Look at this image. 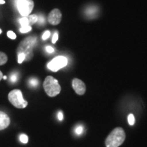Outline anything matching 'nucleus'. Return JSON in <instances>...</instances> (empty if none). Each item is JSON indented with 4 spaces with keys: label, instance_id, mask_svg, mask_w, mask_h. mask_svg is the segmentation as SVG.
Segmentation results:
<instances>
[{
    "label": "nucleus",
    "instance_id": "obj_6",
    "mask_svg": "<svg viewBox=\"0 0 147 147\" xmlns=\"http://www.w3.org/2000/svg\"><path fill=\"white\" fill-rule=\"evenodd\" d=\"M67 64V58L64 56H57L48 63V68L52 71L56 72L60 69L65 67Z\"/></svg>",
    "mask_w": 147,
    "mask_h": 147
},
{
    "label": "nucleus",
    "instance_id": "obj_2",
    "mask_svg": "<svg viewBox=\"0 0 147 147\" xmlns=\"http://www.w3.org/2000/svg\"><path fill=\"white\" fill-rule=\"evenodd\" d=\"M126 135L124 129L121 127H116L110 132L105 140L106 147H119L125 140Z\"/></svg>",
    "mask_w": 147,
    "mask_h": 147
},
{
    "label": "nucleus",
    "instance_id": "obj_5",
    "mask_svg": "<svg viewBox=\"0 0 147 147\" xmlns=\"http://www.w3.org/2000/svg\"><path fill=\"white\" fill-rule=\"evenodd\" d=\"M16 7L23 16H28L33 10L34 2L33 0H17Z\"/></svg>",
    "mask_w": 147,
    "mask_h": 147
},
{
    "label": "nucleus",
    "instance_id": "obj_19",
    "mask_svg": "<svg viewBox=\"0 0 147 147\" xmlns=\"http://www.w3.org/2000/svg\"><path fill=\"white\" fill-rule=\"evenodd\" d=\"M7 36H8L9 38H10V39H12V40L16 39V34H14L13 32H12V31H8V33H7Z\"/></svg>",
    "mask_w": 147,
    "mask_h": 147
},
{
    "label": "nucleus",
    "instance_id": "obj_23",
    "mask_svg": "<svg viewBox=\"0 0 147 147\" xmlns=\"http://www.w3.org/2000/svg\"><path fill=\"white\" fill-rule=\"evenodd\" d=\"M57 40H58V34L57 33H55V34H54V36H53L52 42L53 43H55V42L57 41Z\"/></svg>",
    "mask_w": 147,
    "mask_h": 147
},
{
    "label": "nucleus",
    "instance_id": "obj_10",
    "mask_svg": "<svg viewBox=\"0 0 147 147\" xmlns=\"http://www.w3.org/2000/svg\"><path fill=\"white\" fill-rule=\"evenodd\" d=\"M28 18L29 22V25H34V23H36V22H38V16L36 15V14H32V15H29L27 16Z\"/></svg>",
    "mask_w": 147,
    "mask_h": 147
},
{
    "label": "nucleus",
    "instance_id": "obj_14",
    "mask_svg": "<svg viewBox=\"0 0 147 147\" xmlns=\"http://www.w3.org/2000/svg\"><path fill=\"white\" fill-rule=\"evenodd\" d=\"M20 140H21V142L22 143L27 144L29 140L28 136H27V135H25V134H21V135L20 136Z\"/></svg>",
    "mask_w": 147,
    "mask_h": 147
},
{
    "label": "nucleus",
    "instance_id": "obj_12",
    "mask_svg": "<svg viewBox=\"0 0 147 147\" xmlns=\"http://www.w3.org/2000/svg\"><path fill=\"white\" fill-rule=\"evenodd\" d=\"M19 22L20 24L22 25V27L29 26V22L27 16H23V18H21V19L19 20Z\"/></svg>",
    "mask_w": 147,
    "mask_h": 147
},
{
    "label": "nucleus",
    "instance_id": "obj_11",
    "mask_svg": "<svg viewBox=\"0 0 147 147\" xmlns=\"http://www.w3.org/2000/svg\"><path fill=\"white\" fill-rule=\"evenodd\" d=\"M8 61V57L5 53L0 52V65H3Z\"/></svg>",
    "mask_w": 147,
    "mask_h": 147
},
{
    "label": "nucleus",
    "instance_id": "obj_15",
    "mask_svg": "<svg viewBox=\"0 0 147 147\" xmlns=\"http://www.w3.org/2000/svg\"><path fill=\"white\" fill-rule=\"evenodd\" d=\"M32 30V27L30 26V25H29V26H24V27H22L21 29H20V32L21 33H27V32H29V31Z\"/></svg>",
    "mask_w": 147,
    "mask_h": 147
},
{
    "label": "nucleus",
    "instance_id": "obj_13",
    "mask_svg": "<svg viewBox=\"0 0 147 147\" xmlns=\"http://www.w3.org/2000/svg\"><path fill=\"white\" fill-rule=\"evenodd\" d=\"M127 121L129 125H134V123H135V117H134L133 114H129L128 115Z\"/></svg>",
    "mask_w": 147,
    "mask_h": 147
},
{
    "label": "nucleus",
    "instance_id": "obj_24",
    "mask_svg": "<svg viewBox=\"0 0 147 147\" xmlns=\"http://www.w3.org/2000/svg\"><path fill=\"white\" fill-rule=\"evenodd\" d=\"M57 117H58V119H59V121L63 120V113H62L61 111L59 112Z\"/></svg>",
    "mask_w": 147,
    "mask_h": 147
},
{
    "label": "nucleus",
    "instance_id": "obj_18",
    "mask_svg": "<svg viewBox=\"0 0 147 147\" xmlns=\"http://www.w3.org/2000/svg\"><path fill=\"white\" fill-rule=\"evenodd\" d=\"M75 132H76L77 135H81L82 132H83V127L81 125L78 126L75 129Z\"/></svg>",
    "mask_w": 147,
    "mask_h": 147
},
{
    "label": "nucleus",
    "instance_id": "obj_26",
    "mask_svg": "<svg viewBox=\"0 0 147 147\" xmlns=\"http://www.w3.org/2000/svg\"><path fill=\"white\" fill-rule=\"evenodd\" d=\"M2 78H3V74L1 71H0V81H1V80Z\"/></svg>",
    "mask_w": 147,
    "mask_h": 147
},
{
    "label": "nucleus",
    "instance_id": "obj_7",
    "mask_svg": "<svg viewBox=\"0 0 147 147\" xmlns=\"http://www.w3.org/2000/svg\"><path fill=\"white\" fill-rule=\"evenodd\" d=\"M62 14L61 11L59 9H53L49 13L48 16V21L49 23L53 25H59L61 21Z\"/></svg>",
    "mask_w": 147,
    "mask_h": 147
},
{
    "label": "nucleus",
    "instance_id": "obj_28",
    "mask_svg": "<svg viewBox=\"0 0 147 147\" xmlns=\"http://www.w3.org/2000/svg\"><path fill=\"white\" fill-rule=\"evenodd\" d=\"M3 79H6V78H7V77L5 76H3Z\"/></svg>",
    "mask_w": 147,
    "mask_h": 147
},
{
    "label": "nucleus",
    "instance_id": "obj_27",
    "mask_svg": "<svg viewBox=\"0 0 147 147\" xmlns=\"http://www.w3.org/2000/svg\"><path fill=\"white\" fill-rule=\"evenodd\" d=\"M5 1L4 0H0V4H4Z\"/></svg>",
    "mask_w": 147,
    "mask_h": 147
},
{
    "label": "nucleus",
    "instance_id": "obj_16",
    "mask_svg": "<svg viewBox=\"0 0 147 147\" xmlns=\"http://www.w3.org/2000/svg\"><path fill=\"white\" fill-rule=\"evenodd\" d=\"M18 55V63H22L25 60V55L23 53H20Z\"/></svg>",
    "mask_w": 147,
    "mask_h": 147
},
{
    "label": "nucleus",
    "instance_id": "obj_22",
    "mask_svg": "<svg viewBox=\"0 0 147 147\" xmlns=\"http://www.w3.org/2000/svg\"><path fill=\"white\" fill-rule=\"evenodd\" d=\"M46 50H47V52L49 53H52L54 52V49H53V47H50V46H48V47H47V48H46Z\"/></svg>",
    "mask_w": 147,
    "mask_h": 147
},
{
    "label": "nucleus",
    "instance_id": "obj_29",
    "mask_svg": "<svg viewBox=\"0 0 147 147\" xmlns=\"http://www.w3.org/2000/svg\"><path fill=\"white\" fill-rule=\"evenodd\" d=\"M1 33H2V31H1V29H0V34H1Z\"/></svg>",
    "mask_w": 147,
    "mask_h": 147
},
{
    "label": "nucleus",
    "instance_id": "obj_25",
    "mask_svg": "<svg viewBox=\"0 0 147 147\" xmlns=\"http://www.w3.org/2000/svg\"><path fill=\"white\" fill-rule=\"evenodd\" d=\"M38 21H39V23H45V18H44L43 16H40V17L38 18Z\"/></svg>",
    "mask_w": 147,
    "mask_h": 147
},
{
    "label": "nucleus",
    "instance_id": "obj_3",
    "mask_svg": "<svg viewBox=\"0 0 147 147\" xmlns=\"http://www.w3.org/2000/svg\"><path fill=\"white\" fill-rule=\"evenodd\" d=\"M44 89L49 97H55L60 93L61 87L58 80L51 76H48L43 83Z\"/></svg>",
    "mask_w": 147,
    "mask_h": 147
},
{
    "label": "nucleus",
    "instance_id": "obj_17",
    "mask_svg": "<svg viewBox=\"0 0 147 147\" xmlns=\"http://www.w3.org/2000/svg\"><path fill=\"white\" fill-rule=\"evenodd\" d=\"M38 83H39V82H38V80H37L36 78H33L29 80V84H30L31 86H32V87H37Z\"/></svg>",
    "mask_w": 147,
    "mask_h": 147
},
{
    "label": "nucleus",
    "instance_id": "obj_8",
    "mask_svg": "<svg viewBox=\"0 0 147 147\" xmlns=\"http://www.w3.org/2000/svg\"><path fill=\"white\" fill-rule=\"evenodd\" d=\"M72 88L76 94L83 95L86 92V85L83 81L78 78H74L71 82Z\"/></svg>",
    "mask_w": 147,
    "mask_h": 147
},
{
    "label": "nucleus",
    "instance_id": "obj_1",
    "mask_svg": "<svg viewBox=\"0 0 147 147\" xmlns=\"http://www.w3.org/2000/svg\"><path fill=\"white\" fill-rule=\"evenodd\" d=\"M37 42V38L35 36H29L20 42L17 48V55L23 53L25 55V60L30 61L34 57L33 49Z\"/></svg>",
    "mask_w": 147,
    "mask_h": 147
},
{
    "label": "nucleus",
    "instance_id": "obj_4",
    "mask_svg": "<svg viewBox=\"0 0 147 147\" xmlns=\"http://www.w3.org/2000/svg\"><path fill=\"white\" fill-rule=\"evenodd\" d=\"M8 100L14 107L22 109L28 105V102L24 100L22 91L19 89H14L8 94Z\"/></svg>",
    "mask_w": 147,
    "mask_h": 147
},
{
    "label": "nucleus",
    "instance_id": "obj_21",
    "mask_svg": "<svg viewBox=\"0 0 147 147\" xmlns=\"http://www.w3.org/2000/svg\"><path fill=\"white\" fill-rule=\"evenodd\" d=\"M10 80L12 82H16V80H17V75L16 74H12V76L10 77Z\"/></svg>",
    "mask_w": 147,
    "mask_h": 147
},
{
    "label": "nucleus",
    "instance_id": "obj_9",
    "mask_svg": "<svg viewBox=\"0 0 147 147\" xmlns=\"http://www.w3.org/2000/svg\"><path fill=\"white\" fill-rule=\"evenodd\" d=\"M10 124V119L9 116L4 112L0 110V131L5 129Z\"/></svg>",
    "mask_w": 147,
    "mask_h": 147
},
{
    "label": "nucleus",
    "instance_id": "obj_20",
    "mask_svg": "<svg viewBox=\"0 0 147 147\" xmlns=\"http://www.w3.org/2000/svg\"><path fill=\"white\" fill-rule=\"evenodd\" d=\"M50 35H51L50 32H49V31H47V32H45V34H43V36H42V39L44 40L48 39V38H49V36H50Z\"/></svg>",
    "mask_w": 147,
    "mask_h": 147
}]
</instances>
